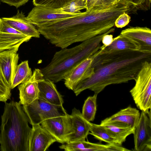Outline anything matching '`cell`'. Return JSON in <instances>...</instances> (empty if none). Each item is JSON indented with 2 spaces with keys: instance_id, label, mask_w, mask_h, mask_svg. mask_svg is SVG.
<instances>
[{
  "instance_id": "6da1fadb",
  "label": "cell",
  "mask_w": 151,
  "mask_h": 151,
  "mask_svg": "<svg viewBox=\"0 0 151 151\" xmlns=\"http://www.w3.org/2000/svg\"><path fill=\"white\" fill-rule=\"evenodd\" d=\"M94 55L92 67L94 73L81 82L73 90L76 96L88 89L98 94L108 85L134 80L145 61L151 60V52L124 50Z\"/></svg>"
},
{
  "instance_id": "7a4b0ae2",
  "label": "cell",
  "mask_w": 151,
  "mask_h": 151,
  "mask_svg": "<svg viewBox=\"0 0 151 151\" xmlns=\"http://www.w3.org/2000/svg\"><path fill=\"white\" fill-rule=\"evenodd\" d=\"M112 25L110 14L104 9L86 11L78 16L36 27L51 44L62 49L104 34Z\"/></svg>"
},
{
  "instance_id": "3957f363",
  "label": "cell",
  "mask_w": 151,
  "mask_h": 151,
  "mask_svg": "<svg viewBox=\"0 0 151 151\" xmlns=\"http://www.w3.org/2000/svg\"><path fill=\"white\" fill-rule=\"evenodd\" d=\"M21 105L19 102H5L0 127L1 151H29L32 128Z\"/></svg>"
},
{
  "instance_id": "277c9868",
  "label": "cell",
  "mask_w": 151,
  "mask_h": 151,
  "mask_svg": "<svg viewBox=\"0 0 151 151\" xmlns=\"http://www.w3.org/2000/svg\"><path fill=\"white\" fill-rule=\"evenodd\" d=\"M114 30L113 28L104 34L82 42L74 47L62 48L56 52L50 63L40 69L44 78L54 83L64 79L75 66L84 59L91 57L100 50L104 36Z\"/></svg>"
},
{
  "instance_id": "5b68a950",
  "label": "cell",
  "mask_w": 151,
  "mask_h": 151,
  "mask_svg": "<svg viewBox=\"0 0 151 151\" xmlns=\"http://www.w3.org/2000/svg\"><path fill=\"white\" fill-rule=\"evenodd\" d=\"M134 80L130 93L137 107L148 111L151 109V60L145 62Z\"/></svg>"
},
{
  "instance_id": "8992f818",
  "label": "cell",
  "mask_w": 151,
  "mask_h": 151,
  "mask_svg": "<svg viewBox=\"0 0 151 151\" xmlns=\"http://www.w3.org/2000/svg\"><path fill=\"white\" fill-rule=\"evenodd\" d=\"M22 107L29 122L32 126L41 124L47 119L62 114L59 111V107L39 98L29 104L23 105Z\"/></svg>"
},
{
  "instance_id": "52a82bcc",
  "label": "cell",
  "mask_w": 151,
  "mask_h": 151,
  "mask_svg": "<svg viewBox=\"0 0 151 151\" xmlns=\"http://www.w3.org/2000/svg\"><path fill=\"white\" fill-rule=\"evenodd\" d=\"M41 125L56 142L62 144L67 143L69 136L74 132L70 115L66 112L58 116L47 119Z\"/></svg>"
},
{
  "instance_id": "ba28073f",
  "label": "cell",
  "mask_w": 151,
  "mask_h": 151,
  "mask_svg": "<svg viewBox=\"0 0 151 151\" xmlns=\"http://www.w3.org/2000/svg\"><path fill=\"white\" fill-rule=\"evenodd\" d=\"M134 149L136 151L151 150V110L142 111L138 122L134 128Z\"/></svg>"
},
{
  "instance_id": "9c48e42d",
  "label": "cell",
  "mask_w": 151,
  "mask_h": 151,
  "mask_svg": "<svg viewBox=\"0 0 151 151\" xmlns=\"http://www.w3.org/2000/svg\"><path fill=\"white\" fill-rule=\"evenodd\" d=\"M80 13H72L63 11L60 9H53L35 6L26 17L35 26L80 15Z\"/></svg>"
},
{
  "instance_id": "30bf717a",
  "label": "cell",
  "mask_w": 151,
  "mask_h": 151,
  "mask_svg": "<svg viewBox=\"0 0 151 151\" xmlns=\"http://www.w3.org/2000/svg\"><path fill=\"white\" fill-rule=\"evenodd\" d=\"M31 38L17 31L0 18V51L9 50L17 52L20 46Z\"/></svg>"
},
{
  "instance_id": "8fae6325",
  "label": "cell",
  "mask_w": 151,
  "mask_h": 151,
  "mask_svg": "<svg viewBox=\"0 0 151 151\" xmlns=\"http://www.w3.org/2000/svg\"><path fill=\"white\" fill-rule=\"evenodd\" d=\"M94 55L78 64L65 77L64 84L69 89L73 90L79 83L93 74L94 70L92 63Z\"/></svg>"
},
{
  "instance_id": "7c38bea8",
  "label": "cell",
  "mask_w": 151,
  "mask_h": 151,
  "mask_svg": "<svg viewBox=\"0 0 151 151\" xmlns=\"http://www.w3.org/2000/svg\"><path fill=\"white\" fill-rule=\"evenodd\" d=\"M44 78L40 69L36 68L28 81L18 85L19 102L21 105L29 104L39 98L38 83Z\"/></svg>"
},
{
  "instance_id": "4fadbf2b",
  "label": "cell",
  "mask_w": 151,
  "mask_h": 151,
  "mask_svg": "<svg viewBox=\"0 0 151 151\" xmlns=\"http://www.w3.org/2000/svg\"><path fill=\"white\" fill-rule=\"evenodd\" d=\"M19 59L18 54L14 50L0 51V78L10 88Z\"/></svg>"
},
{
  "instance_id": "5bb4252c",
  "label": "cell",
  "mask_w": 151,
  "mask_h": 151,
  "mask_svg": "<svg viewBox=\"0 0 151 151\" xmlns=\"http://www.w3.org/2000/svg\"><path fill=\"white\" fill-rule=\"evenodd\" d=\"M56 139L40 124L32 126L28 141L29 151H45Z\"/></svg>"
},
{
  "instance_id": "9a60e30c",
  "label": "cell",
  "mask_w": 151,
  "mask_h": 151,
  "mask_svg": "<svg viewBox=\"0 0 151 151\" xmlns=\"http://www.w3.org/2000/svg\"><path fill=\"white\" fill-rule=\"evenodd\" d=\"M120 34L137 43L139 51L151 52V30L147 27H130L122 30Z\"/></svg>"
},
{
  "instance_id": "2e32d148",
  "label": "cell",
  "mask_w": 151,
  "mask_h": 151,
  "mask_svg": "<svg viewBox=\"0 0 151 151\" xmlns=\"http://www.w3.org/2000/svg\"><path fill=\"white\" fill-rule=\"evenodd\" d=\"M70 115L74 132L69 136L67 143L85 140L89 134L91 122L86 120L80 111L75 108Z\"/></svg>"
},
{
  "instance_id": "e0dca14e",
  "label": "cell",
  "mask_w": 151,
  "mask_h": 151,
  "mask_svg": "<svg viewBox=\"0 0 151 151\" xmlns=\"http://www.w3.org/2000/svg\"><path fill=\"white\" fill-rule=\"evenodd\" d=\"M38 86L39 98L65 111L63 107L62 96L57 90L54 82L50 79L44 78L39 82Z\"/></svg>"
},
{
  "instance_id": "ac0fdd59",
  "label": "cell",
  "mask_w": 151,
  "mask_h": 151,
  "mask_svg": "<svg viewBox=\"0 0 151 151\" xmlns=\"http://www.w3.org/2000/svg\"><path fill=\"white\" fill-rule=\"evenodd\" d=\"M17 31L26 35L38 38L40 34L36 27L30 22L22 12L18 10L17 14L10 18H2Z\"/></svg>"
},
{
  "instance_id": "d6986e66",
  "label": "cell",
  "mask_w": 151,
  "mask_h": 151,
  "mask_svg": "<svg viewBox=\"0 0 151 151\" xmlns=\"http://www.w3.org/2000/svg\"><path fill=\"white\" fill-rule=\"evenodd\" d=\"M140 115V114L138 110L129 106L102 120L101 123L118 122L125 123L132 127L135 128L138 122Z\"/></svg>"
},
{
  "instance_id": "ffe728a7",
  "label": "cell",
  "mask_w": 151,
  "mask_h": 151,
  "mask_svg": "<svg viewBox=\"0 0 151 151\" xmlns=\"http://www.w3.org/2000/svg\"><path fill=\"white\" fill-rule=\"evenodd\" d=\"M100 124L114 137L120 146L125 142L127 137L133 134L134 132V128L120 122H111Z\"/></svg>"
},
{
  "instance_id": "44dd1931",
  "label": "cell",
  "mask_w": 151,
  "mask_h": 151,
  "mask_svg": "<svg viewBox=\"0 0 151 151\" xmlns=\"http://www.w3.org/2000/svg\"><path fill=\"white\" fill-rule=\"evenodd\" d=\"M139 45L130 38L120 34L113 38L111 44L102 50L101 53L124 50H139Z\"/></svg>"
},
{
  "instance_id": "7402d4cb",
  "label": "cell",
  "mask_w": 151,
  "mask_h": 151,
  "mask_svg": "<svg viewBox=\"0 0 151 151\" xmlns=\"http://www.w3.org/2000/svg\"><path fill=\"white\" fill-rule=\"evenodd\" d=\"M33 72L29 66L28 60L22 62L18 65L11 85V89L28 81L32 77Z\"/></svg>"
},
{
  "instance_id": "603a6c76",
  "label": "cell",
  "mask_w": 151,
  "mask_h": 151,
  "mask_svg": "<svg viewBox=\"0 0 151 151\" xmlns=\"http://www.w3.org/2000/svg\"><path fill=\"white\" fill-rule=\"evenodd\" d=\"M90 132L89 134L100 141L109 144L119 145L114 137L101 124L91 123Z\"/></svg>"
},
{
  "instance_id": "cb8c5ba5",
  "label": "cell",
  "mask_w": 151,
  "mask_h": 151,
  "mask_svg": "<svg viewBox=\"0 0 151 151\" xmlns=\"http://www.w3.org/2000/svg\"><path fill=\"white\" fill-rule=\"evenodd\" d=\"M98 94L89 96L85 101L81 114L83 117L89 122L95 119L97 110V98Z\"/></svg>"
},
{
  "instance_id": "d4e9b609",
  "label": "cell",
  "mask_w": 151,
  "mask_h": 151,
  "mask_svg": "<svg viewBox=\"0 0 151 151\" xmlns=\"http://www.w3.org/2000/svg\"><path fill=\"white\" fill-rule=\"evenodd\" d=\"M73 0H33L32 2L35 6L60 9Z\"/></svg>"
},
{
  "instance_id": "484cf974",
  "label": "cell",
  "mask_w": 151,
  "mask_h": 151,
  "mask_svg": "<svg viewBox=\"0 0 151 151\" xmlns=\"http://www.w3.org/2000/svg\"><path fill=\"white\" fill-rule=\"evenodd\" d=\"M129 6L132 13L138 10L146 11L150 7L151 0H123Z\"/></svg>"
},
{
  "instance_id": "4316f807",
  "label": "cell",
  "mask_w": 151,
  "mask_h": 151,
  "mask_svg": "<svg viewBox=\"0 0 151 151\" xmlns=\"http://www.w3.org/2000/svg\"><path fill=\"white\" fill-rule=\"evenodd\" d=\"M86 8L85 0H74L61 9L66 12L80 13L81 10Z\"/></svg>"
},
{
  "instance_id": "83f0119b",
  "label": "cell",
  "mask_w": 151,
  "mask_h": 151,
  "mask_svg": "<svg viewBox=\"0 0 151 151\" xmlns=\"http://www.w3.org/2000/svg\"><path fill=\"white\" fill-rule=\"evenodd\" d=\"M11 89L0 78V102H6L10 99Z\"/></svg>"
},
{
  "instance_id": "f1b7e54d",
  "label": "cell",
  "mask_w": 151,
  "mask_h": 151,
  "mask_svg": "<svg viewBox=\"0 0 151 151\" xmlns=\"http://www.w3.org/2000/svg\"><path fill=\"white\" fill-rule=\"evenodd\" d=\"M130 21V17L128 14L124 12L120 15L116 19L115 26L119 28H122L128 25Z\"/></svg>"
},
{
  "instance_id": "f546056e",
  "label": "cell",
  "mask_w": 151,
  "mask_h": 151,
  "mask_svg": "<svg viewBox=\"0 0 151 151\" xmlns=\"http://www.w3.org/2000/svg\"><path fill=\"white\" fill-rule=\"evenodd\" d=\"M1 2L5 3L10 6H14L16 8L24 4L29 0H0Z\"/></svg>"
},
{
  "instance_id": "4dcf8cb0",
  "label": "cell",
  "mask_w": 151,
  "mask_h": 151,
  "mask_svg": "<svg viewBox=\"0 0 151 151\" xmlns=\"http://www.w3.org/2000/svg\"><path fill=\"white\" fill-rule=\"evenodd\" d=\"M113 40L112 35L107 34L104 35L103 37L101 42L103 44L101 46L100 49L102 50L106 46L111 43Z\"/></svg>"
},
{
  "instance_id": "1f68e13d",
  "label": "cell",
  "mask_w": 151,
  "mask_h": 151,
  "mask_svg": "<svg viewBox=\"0 0 151 151\" xmlns=\"http://www.w3.org/2000/svg\"><path fill=\"white\" fill-rule=\"evenodd\" d=\"M1 1H0V4H1Z\"/></svg>"
}]
</instances>
